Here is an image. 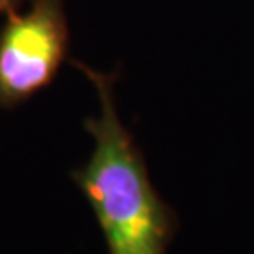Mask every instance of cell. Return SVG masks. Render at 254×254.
Here are the masks:
<instances>
[{
    "label": "cell",
    "mask_w": 254,
    "mask_h": 254,
    "mask_svg": "<svg viewBox=\"0 0 254 254\" xmlns=\"http://www.w3.org/2000/svg\"><path fill=\"white\" fill-rule=\"evenodd\" d=\"M75 64L92 85L98 109L85 119L92 149L87 162L72 172V181L91 205L108 254H168L177 215L154 189L143 154L119 113L115 77Z\"/></svg>",
    "instance_id": "cell-1"
},
{
    "label": "cell",
    "mask_w": 254,
    "mask_h": 254,
    "mask_svg": "<svg viewBox=\"0 0 254 254\" xmlns=\"http://www.w3.org/2000/svg\"><path fill=\"white\" fill-rule=\"evenodd\" d=\"M68 40L64 0H28L0 19V109L17 108L53 81Z\"/></svg>",
    "instance_id": "cell-2"
},
{
    "label": "cell",
    "mask_w": 254,
    "mask_h": 254,
    "mask_svg": "<svg viewBox=\"0 0 254 254\" xmlns=\"http://www.w3.org/2000/svg\"><path fill=\"white\" fill-rule=\"evenodd\" d=\"M23 4H25V0H0V19L9 11L21 8Z\"/></svg>",
    "instance_id": "cell-3"
}]
</instances>
